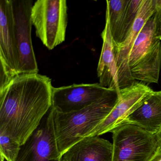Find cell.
Masks as SVG:
<instances>
[{
	"instance_id": "obj_5",
	"label": "cell",
	"mask_w": 161,
	"mask_h": 161,
	"mask_svg": "<svg viewBox=\"0 0 161 161\" xmlns=\"http://www.w3.org/2000/svg\"><path fill=\"white\" fill-rule=\"evenodd\" d=\"M19 53L12 0L0 1V90L19 75Z\"/></svg>"
},
{
	"instance_id": "obj_22",
	"label": "cell",
	"mask_w": 161,
	"mask_h": 161,
	"mask_svg": "<svg viewBox=\"0 0 161 161\" xmlns=\"http://www.w3.org/2000/svg\"></svg>"
},
{
	"instance_id": "obj_14",
	"label": "cell",
	"mask_w": 161,
	"mask_h": 161,
	"mask_svg": "<svg viewBox=\"0 0 161 161\" xmlns=\"http://www.w3.org/2000/svg\"><path fill=\"white\" fill-rule=\"evenodd\" d=\"M161 69V42L156 38L139 61L130 68V70L135 80L157 83Z\"/></svg>"
},
{
	"instance_id": "obj_10",
	"label": "cell",
	"mask_w": 161,
	"mask_h": 161,
	"mask_svg": "<svg viewBox=\"0 0 161 161\" xmlns=\"http://www.w3.org/2000/svg\"><path fill=\"white\" fill-rule=\"evenodd\" d=\"M153 13L152 0H143L137 18L130 33L120 45L114 46L120 90L131 86L136 82L131 75L129 57L137 36Z\"/></svg>"
},
{
	"instance_id": "obj_16",
	"label": "cell",
	"mask_w": 161,
	"mask_h": 161,
	"mask_svg": "<svg viewBox=\"0 0 161 161\" xmlns=\"http://www.w3.org/2000/svg\"><path fill=\"white\" fill-rule=\"evenodd\" d=\"M156 38L154 19L153 15L146 22L135 41L129 57L130 68L139 61Z\"/></svg>"
},
{
	"instance_id": "obj_19",
	"label": "cell",
	"mask_w": 161,
	"mask_h": 161,
	"mask_svg": "<svg viewBox=\"0 0 161 161\" xmlns=\"http://www.w3.org/2000/svg\"><path fill=\"white\" fill-rule=\"evenodd\" d=\"M154 13L153 14L156 38L161 41V0H152Z\"/></svg>"
},
{
	"instance_id": "obj_20",
	"label": "cell",
	"mask_w": 161,
	"mask_h": 161,
	"mask_svg": "<svg viewBox=\"0 0 161 161\" xmlns=\"http://www.w3.org/2000/svg\"><path fill=\"white\" fill-rule=\"evenodd\" d=\"M155 136L158 144V150L157 152H161V129Z\"/></svg>"
},
{
	"instance_id": "obj_4",
	"label": "cell",
	"mask_w": 161,
	"mask_h": 161,
	"mask_svg": "<svg viewBox=\"0 0 161 161\" xmlns=\"http://www.w3.org/2000/svg\"><path fill=\"white\" fill-rule=\"evenodd\" d=\"M112 133L113 161H150L158 151L155 135L132 123L125 122Z\"/></svg>"
},
{
	"instance_id": "obj_1",
	"label": "cell",
	"mask_w": 161,
	"mask_h": 161,
	"mask_svg": "<svg viewBox=\"0 0 161 161\" xmlns=\"http://www.w3.org/2000/svg\"><path fill=\"white\" fill-rule=\"evenodd\" d=\"M53 88L45 75L16 76L0 90V132L24 144L51 108Z\"/></svg>"
},
{
	"instance_id": "obj_6",
	"label": "cell",
	"mask_w": 161,
	"mask_h": 161,
	"mask_svg": "<svg viewBox=\"0 0 161 161\" xmlns=\"http://www.w3.org/2000/svg\"><path fill=\"white\" fill-rule=\"evenodd\" d=\"M15 161H62L54 131L52 108L20 149Z\"/></svg>"
},
{
	"instance_id": "obj_13",
	"label": "cell",
	"mask_w": 161,
	"mask_h": 161,
	"mask_svg": "<svg viewBox=\"0 0 161 161\" xmlns=\"http://www.w3.org/2000/svg\"><path fill=\"white\" fill-rule=\"evenodd\" d=\"M125 122L132 123L156 135L161 129V91H153Z\"/></svg>"
},
{
	"instance_id": "obj_21",
	"label": "cell",
	"mask_w": 161,
	"mask_h": 161,
	"mask_svg": "<svg viewBox=\"0 0 161 161\" xmlns=\"http://www.w3.org/2000/svg\"><path fill=\"white\" fill-rule=\"evenodd\" d=\"M150 161H161V152H157Z\"/></svg>"
},
{
	"instance_id": "obj_17",
	"label": "cell",
	"mask_w": 161,
	"mask_h": 161,
	"mask_svg": "<svg viewBox=\"0 0 161 161\" xmlns=\"http://www.w3.org/2000/svg\"><path fill=\"white\" fill-rule=\"evenodd\" d=\"M18 142L5 133L0 132V153L7 161H15L20 149Z\"/></svg>"
},
{
	"instance_id": "obj_8",
	"label": "cell",
	"mask_w": 161,
	"mask_h": 161,
	"mask_svg": "<svg viewBox=\"0 0 161 161\" xmlns=\"http://www.w3.org/2000/svg\"><path fill=\"white\" fill-rule=\"evenodd\" d=\"M153 91L148 86L137 82L131 86L120 89L119 100L114 109L88 137L99 136L112 132L125 123L127 118Z\"/></svg>"
},
{
	"instance_id": "obj_3",
	"label": "cell",
	"mask_w": 161,
	"mask_h": 161,
	"mask_svg": "<svg viewBox=\"0 0 161 161\" xmlns=\"http://www.w3.org/2000/svg\"><path fill=\"white\" fill-rule=\"evenodd\" d=\"M67 11L65 0H38L33 5L32 24L35 27L36 36L49 50L65 40Z\"/></svg>"
},
{
	"instance_id": "obj_18",
	"label": "cell",
	"mask_w": 161,
	"mask_h": 161,
	"mask_svg": "<svg viewBox=\"0 0 161 161\" xmlns=\"http://www.w3.org/2000/svg\"><path fill=\"white\" fill-rule=\"evenodd\" d=\"M143 2V0H132L129 2L123 29L122 43L130 32L137 18Z\"/></svg>"
},
{
	"instance_id": "obj_9",
	"label": "cell",
	"mask_w": 161,
	"mask_h": 161,
	"mask_svg": "<svg viewBox=\"0 0 161 161\" xmlns=\"http://www.w3.org/2000/svg\"><path fill=\"white\" fill-rule=\"evenodd\" d=\"M110 89L99 83L53 87L52 107L61 113L80 111L102 97Z\"/></svg>"
},
{
	"instance_id": "obj_12",
	"label": "cell",
	"mask_w": 161,
	"mask_h": 161,
	"mask_svg": "<svg viewBox=\"0 0 161 161\" xmlns=\"http://www.w3.org/2000/svg\"><path fill=\"white\" fill-rule=\"evenodd\" d=\"M103 41L98 64L97 73L100 84L104 87L120 91L118 70L115 54L114 45L111 36L108 19H105V28L101 34Z\"/></svg>"
},
{
	"instance_id": "obj_15",
	"label": "cell",
	"mask_w": 161,
	"mask_h": 161,
	"mask_svg": "<svg viewBox=\"0 0 161 161\" xmlns=\"http://www.w3.org/2000/svg\"><path fill=\"white\" fill-rule=\"evenodd\" d=\"M130 1H106V18L109 21L110 32L114 45L118 46L122 42L127 7Z\"/></svg>"
},
{
	"instance_id": "obj_2",
	"label": "cell",
	"mask_w": 161,
	"mask_h": 161,
	"mask_svg": "<svg viewBox=\"0 0 161 161\" xmlns=\"http://www.w3.org/2000/svg\"><path fill=\"white\" fill-rule=\"evenodd\" d=\"M119 97L120 92L111 89L102 97L80 111L61 113L52 107L55 136L62 156L74 144L89 136L110 114Z\"/></svg>"
},
{
	"instance_id": "obj_11",
	"label": "cell",
	"mask_w": 161,
	"mask_h": 161,
	"mask_svg": "<svg viewBox=\"0 0 161 161\" xmlns=\"http://www.w3.org/2000/svg\"><path fill=\"white\" fill-rule=\"evenodd\" d=\"M113 144L99 136L87 137L69 148L63 161H113Z\"/></svg>"
},
{
	"instance_id": "obj_7",
	"label": "cell",
	"mask_w": 161,
	"mask_h": 161,
	"mask_svg": "<svg viewBox=\"0 0 161 161\" xmlns=\"http://www.w3.org/2000/svg\"><path fill=\"white\" fill-rule=\"evenodd\" d=\"M15 28L19 53V75L38 73V65L33 47L31 19L33 1H13Z\"/></svg>"
}]
</instances>
